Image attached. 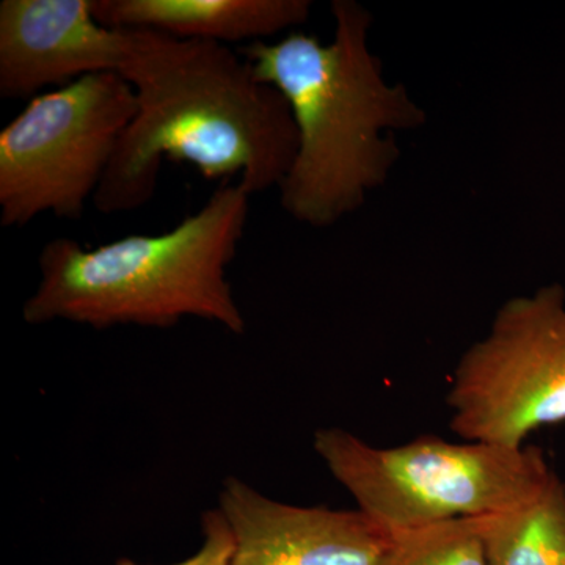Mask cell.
<instances>
[{
    "label": "cell",
    "mask_w": 565,
    "mask_h": 565,
    "mask_svg": "<svg viewBox=\"0 0 565 565\" xmlns=\"http://www.w3.org/2000/svg\"><path fill=\"white\" fill-rule=\"evenodd\" d=\"M333 39L292 31L239 50L263 84L285 96L297 129L296 158L278 193L286 214L327 228L359 211L401 159L396 132L416 131L426 110L385 77L370 50L373 14L333 0Z\"/></svg>",
    "instance_id": "obj_2"
},
{
    "label": "cell",
    "mask_w": 565,
    "mask_h": 565,
    "mask_svg": "<svg viewBox=\"0 0 565 565\" xmlns=\"http://www.w3.org/2000/svg\"><path fill=\"white\" fill-rule=\"evenodd\" d=\"M313 446L356 509L388 531L512 511L555 473L537 446L422 435L379 448L338 427L318 430Z\"/></svg>",
    "instance_id": "obj_4"
},
{
    "label": "cell",
    "mask_w": 565,
    "mask_h": 565,
    "mask_svg": "<svg viewBox=\"0 0 565 565\" xmlns=\"http://www.w3.org/2000/svg\"><path fill=\"white\" fill-rule=\"evenodd\" d=\"M203 545L195 555L173 565H230L232 564L234 542L225 516L218 509L207 511L202 520ZM117 565H137L132 561L121 559Z\"/></svg>",
    "instance_id": "obj_12"
},
{
    "label": "cell",
    "mask_w": 565,
    "mask_h": 565,
    "mask_svg": "<svg viewBox=\"0 0 565 565\" xmlns=\"http://www.w3.org/2000/svg\"><path fill=\"white\" fill-rule=\"evenodd\" d=\"M481 520L489 565H565V484L556 473L533 500Z\"/></svg>",
    "instance_id": "obj_10"
},
{
    "label": "cell",
    "mask_w": 565,
    "mask_h": 565,
    "mask_svg": "<svg viewBox=\"0 0 565 565\" xmlns=\"http://www.w3.org/2000/svg\"><path fill=\"white\" fill-rule=\"evenodd\" d=\"M310 0H93L96 20L178 40L226 44L264 41L310 20Z\"/></svg>",
    "instance_id": "obj_9"
},
{
    "label": "cell",
    "mask_w": 565,
    "mask_h": 565,
    "mask_svg": "<svg viewBox=\"0 0 565 565\" xmlns=\"http://www.w3.org/2000/svg\"><path fill=\"white\" fill-rule=\"evenodd\" d=\"M446 403L463 441L523 448L534 430L564 424V286L505 300L460 356Z\"/></svg>",
    "instance_id": "obj_6"
},
{
    "label": "cell",
    "mask_w": 565,
    "mask_h": 565,
    "mask_svg": "<svg viewBox=\"0 0 565 565\" xmlns=\"http://www.w3.org/2000/svg\"><path fill=\"white\" fill-rule=\"evenodd\" d=\"M218 511L233 534L230 565H379L390 531L360 509L280 503L228 478Z\"/></svg>",
    "instance_id": "obj_8"
},
{
    "label": "cell",
    "mask_w": 565,
    "mask_h": 565,
    "mask_svg": "<svg viewBox=\"0 0 565 565\" xmlns=\"http://www.w3.org/2000/svg\"><path fill=\"white\" fill-rule=\"evenodd\" d=\"M379 565H489L481 516L390 531Z\"/></svg>",
    "instance_id": "obj_11"
},
{
    "label": "cell",
    "mask_w": 565,
    "mask_h": 565,
    "mask_svg": "<svg viewBox=\"0 0 565 565\" xmlns=\"http://www.w3.org/2000/svg\"><path fill=\"white\" fill-rule=\"evenodd\" d=\"M250 199L239 182H225L169 232L131 234L93 250L70 237L50 241L22 318L31 326L68 321L93 329H169L200 318L243 334L247 322L226 269L243 243Z\"/></svg>",
    "instance_id": "obj_3"
},
{
    "label": "cell",
    "mask_w": 565,
    "mask_h": 565,
    "mask_svg": "<svg viewBox=\"0 0 565 565\" xmlns=\"http://www.w3.org/2000/svg\"><path fill=\"white\" fill-rule=\"evenodd\" d=\"M120 76L137 114L93 196L103 214L150 202L163 161L192 163L210 181L239 177L252 196L280 188L291 170V107L232 46L140 31Z\"/></svg>",
    "instance_id": "obj_1"
},
{
    "label": "cell",
    "mask_w": 565,
    "mask_h": 565,
    "mask_svg": "<svg viewBox=\"0 0 565 565\" xmlns=\"http://www.w3.org/2000/svg\"><path fill=\"white\" fill-rule=\"evenodd\" d=\"M139 36L137 29L103 25L93 0H2L0 96L32 99L90 74L120 76Z\"/></svg>",
    "instance_id": "obj_7"
},
{
    "label": "cell",
    "mask_w": 565,
    "mask_h": 565,
    "mask_svg": "<svg viewBox=\"0 0 565 565\" xmlns=\"http://www.w3.org/2000/svg\"><path fill=\"white\" fill-rule=\"evenodd\" d=\"M136 114V92L115 73L33 96L0 131V225L46 212L79 221Z\"/></svg>",
    "instance_id": "obj_5"
}]
</instances>
